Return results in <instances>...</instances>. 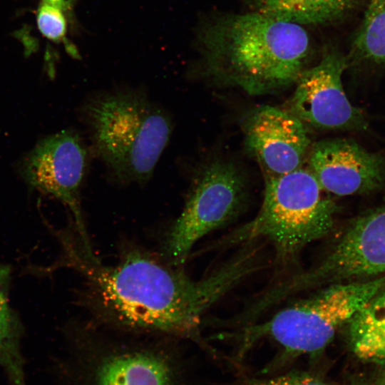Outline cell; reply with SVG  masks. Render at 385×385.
Masks as SVG:
<instances>
[{
    "label": "cell",
    "mask_w": 385,
    "mask_h": 385,
    "mask_svg": "<svg viewBox=\"0 0 385 385\" xmlns=\"http://www.w3.org/2000/svg\"><path fill=\"white\" fill-rule=\"evenodd\" d=\"M70 248L84 279L83 300L104 327L122 332L194 341L207 310L259 268L252 248L242 250L204 278L195 280L138 250L114 265L103 264L81 240Z\"/></svg>",
    "instance_id": "1"
},
{
    "label": "cell",
    "mask_w": 385,
    "mask_h": 385,
    "mask_svg": "<svg viewBox=\"0 0 385 385\" xmlns=\"http://www.w3.org/2000/svg\"><path fill=\"white\" fill-rule=\"evenodd\" d=\"M199 40L200 76L252 96L295 83L310 53L302 26L259 12L218 17L202 29Z\"/></svg>",
    "instance_id": "2"
},
{
    "label": "cell",
    "mask_w": 385,
    "mask_h": 385,
    "mask_svg": "<svg viewBox=\"0 0 385 385\" xmlns=\"http://www.w3.org/2000/svg\"><path fill=\"white\" fill-rule=\"evenodd\" d=\"M98 156L123 183H146L173 132L170 116L143 91H110L83 107Z\"/></svg>",
    "instance_id": "3"
},
{
    "label": "cell",
    "mask_w": 385,
    "mask_h": 385,
    "mask_svg": "<svg viewBox=\"0 0 385 385\" xmlns=\"http://www.w3.org/2000/svg\"><path fill=\"white\" fill-rule=\"evenodd\" d=\"M113 336L86 329L73 337L68 357L58 365L64 385H191L177 339Z\"/></svg>",
    "instance_id": "4"
},
{
    "label": "cell",
    "mask_w": 385,
    "mask_h": 385,
    "mask_svg": "<svg viewBox=\"0 0 385 385\" xmlns=\"http://www.w3.org/2000/svg\"><path fill=\"white\" fill-rule=\"evenodd\" d=\"M385 289V274L332 284L235 335L238 357L262 339L276 342L289 357H319L337 332Z\"/></svg>",
    "instance_id": "5"
},
{
    "label": "cell",
    "mask_w": 385,
    "mask_h": 385,
    "mask_svg": "<svg viewBox=\"0 0 385 385\" xmlns=\"http://www.w3.org/2000/svg\"><path fill=\"white\" fill-rule=\"evenodd\" d=\"M318 181L303 167L265 179L261 207L257 215L231 232L225 245L266 240L283 260L295 257L304 247L332 230L337 205L325 197Z\"/></svg>",
    "instance_id": "6"
},
{
    "label": "cell",
    "mask_w": 385,
    "mask_h": 385,
    "mask_svg": "<svg viewBox=\"0 0 385 385\" xmlns=\"http://www.w3.org/2000/svg\"><path fill=\"white\" fill-rule=\"evenodd\" d=\"M246 194L245 178L234 163L220 159L206 163L166 234L163 245L166 262L173 267L185 263L200 240L236 217Z\"/></svg>",
    "instance_id": "7"
},
{
    "label": "cell",
    "mask_w": 385,
    "mask_h": 385,
    "mask_svg": "<svg viewBox=\"0 0 385 385\" xmlns=\"http://www.w3.org/2000/svg\"><path fill=\"white\" fill-rule=\"evenodd\" d=\"M385 274V207L356 218L320 262L274 286L279 300L336 283Z\"/></svg>",
    "instance_id": "8"
},
{
    "label": "cell",
    "mask_w": 385,
    "mask_h": 385,
    "mask_svg": "<svg viewBox=\"0 0 385 385\" xmlns=\"http://www.w3.org/2000/svg\"><path fill=\"white\" fill-rule=\"evenodd\" d=\"M87 160V150L78 134L62 130L38 142L24 158L19 171L30 188L51 195L69 208L79 237L90 242L80 202Z\"/></svg>",
    "instance_id": "9"
},
{
    "label": "cell",
    "mask_w": 385,
    "mask_h": 385,
    "mask_svg": "<svg viewBox=\"0 0 385 385\" xmlns=\"http://www.w3.org/2000/svg\"><path fill=\"white\" fill-rule=\"evenodd\" d=\"M348 60L337 51L324 54L306 68L296 81L289 111L305 125L321 129L364 130L367 122L360 109L348 99L342 74Z\"/></svg>",
    "instance_id": "10"
},
{
    "label": "cell",
    "mask_w": 385,
    "mask_h": 385,
    "mask_svg": "<svg viewBox=\"0 0 385 385\" xmlns=\"http://www.w3.org/2000/svg\"><path fill=\"white\" fill-rule=\"evenodd\" d=\"M242 129L245 148L265 179L302 168L312 145L305 124L289 111L274 106L263 105L249 111Z\"/></svg>",
    "instance_id": "11"
},
{
    "label": "cell",
    "mask_w": 385,
    "mask_h": 385,
    "mask_svg": "<svg viewBox=\"0 0 385 385\" xmlns=\"http://www.w3.org/2000/svg\"><path fill=\"white\" fill-rule=\"evenodd\" d=\"M307 161L322 190L339 196L374 191L385 180L384 159L351 140L317 142L312 145Z\"/></svg>",
    "instance_id": "12"
},
{
    "label": "cell",
    "mask_w": 385,
    "mask_h": 385,
    "mask_svg": "<svg viewBox=\"0 0 385 385\" xmlns=\"http://www.w3.org/2000/svg\"><path fill=\"white\" fill-rule=\"evenodd\" d=\"M255 1L257 12L300 26L335 22L347 14L355 4V0Z\"/></svg>",
    "instance_id": "13"
},
{
    "label": "cell",
    "mask_w": 385,
    "mask_h": 385,
    "mask_svg": "<svg viewBox=\"0 0 385 385\" xmlns=\"http://www.w3.org/2000/svg\"><path fill=\"white\" fill-rule=\"evenodd\" d=\"M346 326L352 353L364 361L385 368V311L366 305Z\"/></svg>",
    "instance_id": "14"
},
{
    "label": "cell",
    "mask_w": 385,
    "mask_h": 385,
    "mask_svg": "<svg viewBox=\"0 0 385 385\" xmlns=\"http://www.w3.org/2000/svg\"><path fill=\"white\" fill-rule=\"evenodd\" d=\"M362 22L352 43L357 60L385 63V0H366ZM352 57V58H354Z\"/></svg>",
    "instance_id": "15"
},
{
    "label": "cell",
    "mask_w": 385,
    "mask_h": 385,
    "mask_svg": "<svg viewBox=\"0 0 385 385\" xmlns=\"http://www.w3.org/2000/svg\"><path fill=\"white\" fill-rule=\"evenodd\" d=\"M21 327L0 284V367L11 385H26L24 359L21 351Z\"/></svg>",
    "instance_id": "16"
},
{
    "label": "cell",
    "mask_w": 385,
    "mask_h": 385,
    "mask_svg": "<svg viewBox=\"0 0 385 385\" xmlns=\"http://www.w3.org/2000/svg\"><path fill=\"white\" fill-rule=\"evenodd\" d=\"M234 385H337L319 373L309 371H292L271 377L244 376Z\"/></svg>",
    "instance_id": "17"
},
{
    "label": "cell",
    "mask_w": 385,
    "mask_h": 385,
    "mask_svg": "<svg viewBox=\"0 0 385 385\" xmlns=\"http://www.w3.org/2000/svg\"><path fill=\"white\" fill-rule=\"evenodd\" d=\"M37 24L41 34L51 40H61L66 34V22L63 11L48 3L43 2L40 6Z\"/></svg>",
    "instance_id": "18"
},
{
    "label": "cell",
    "mask_w": 385,
    "mask_h": 385,
    "mask_svg": "<svg viewBox=\"0 0 385 385\" xmlns=\"http://www.w3.org/2000/svg\"><path fill=\"white\" fill-rule=\"evenodd\" d=\"M345 385H385V368L356 373L349 376Z\"/></svg>",
    "instance_id": "19"
},
{
    "label": "cell",
    "mask_w": 385,
    "mask_h": 385,
    "mask_svg": "<svg viewBox=\"0 0 385 385\" xmlns=\"http://www.w3.org/2000/svg\"><path fill=\"white\" fill-rule=\"evenodd\" d=\"M367 306L374 309L385 311V289L378 294Z\"/></svg>",
    "instance_id": "20"
},
{
    "label": "cell",
    "mask_w": 385,
    "mask_h": 385,
    "mask_svg": "<svg viewBox=\"0 0 385 385\" xmlns=\"http://www.w3.org/2000/svg\"><path fill=\"white\" fill-rule=\"evenodd\" d=\"M73 1L74 0H43V2L51 4L58 8L62 11H68L71 9Z\"/></svg>",
    "instance_id": "21"
}]
</instances>
